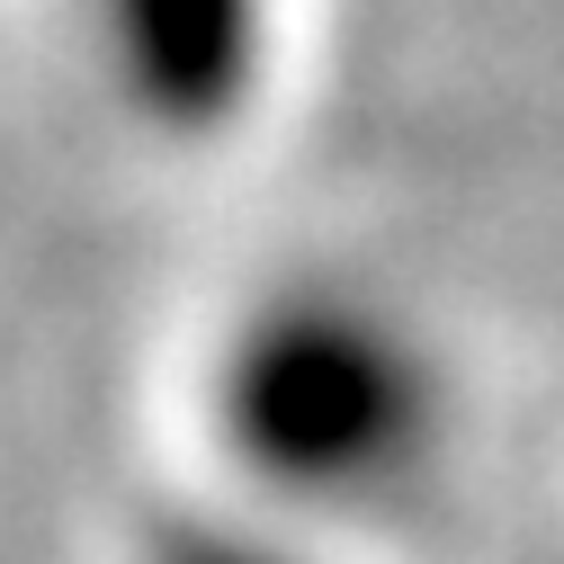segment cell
Here are the masks:
<instances>
[{
    "label": "cell",
    "instance_id": "6da1fadb",
    "mask_svg": "<svg viewBox=\"0 0 564 564\" xmlns=\"http://www.w3.org/2000/svg\"><path fill=\"white\" fill-rule=\"evenodd\" d=\"M242 475H269L296 502H377L421 457V386L359 332H288L242 359L234 394Z\"/></svg>",
    "mask_w": 564,
    "mask_h": 564
},
{
    "label": "cell",
    "instance_id": "7a4b0ae2",
    "mask_svg": "<svg viewBox=\"0 0 564 564\" xmlns=\"http://www.w3.org/2000/svg\"><path fill=\"white\" fill-rule=\"evenodd\" d=\"M153 564H305L288 538H242V529H188V538H162Z\"/></svg>",
    "mask_w": 564,
    "mask_h": 564
}]
</instances>
